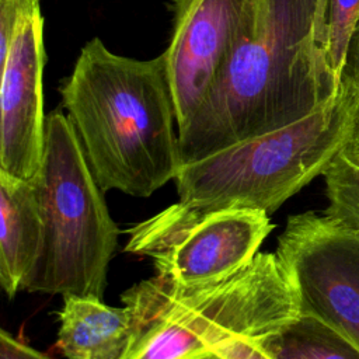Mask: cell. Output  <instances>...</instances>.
<instances>
[{
	"label": "cell",
	"instance_id": "cell-1",
	"mask_svg": "<svg viewBox=\"0 0 359 359\" xmlns=\"http://www.w3.org/2000/svg\"><path fill=\"white\" fill-rule=\"evenodd\" d=\"M339 87L327 56L324 0H248L227 60L177 129L181 165L293 123Z\"/></svg>",
	"mask_w": 359,
	"mask_h": 359
},
{
	"label": "cell",
	"instance_id": "cell-2",
	"mask_svg": "<svg viewBox=\"0 0 359 359\" xmlns=\"http://www.w3.org/2000/svg\"><path fill=\"white\" fill-rule=\"evenodd\" d=\"M60 94L104 192L147 198L175 180L181 167L177 118L161 55L121 56L93 38Z\"/></svg>",
	"mask_w": 359,
	"mask_h": 359
},
{
	"label": "cell",
	"instance_id": "cell-3",
	"mask_svg": "<svg viewBox=\"0 0 359 359\" xmlns=\"http://www.w3.org/2000/svg\"><path fill=\"white\" fill-rule=\"evenodd\" d=\"M121 300L133 318L122 359H194L233 337L269 335L300 314L276 252H258L240 271L208 285L182 287L154 275Z\"/></svg>",
	"mask_w": 359,
	"mask_h": 359
},
{
	"label": "cell",
	"instance_id": "cell-4",
	"mask_svg": "<svg viewBox=\"0 0 359 359\" xmlns=\"http://www.w3.org/2000/svg\"><path fill=\"white\" fill-rule=\"evenodd\" d=\"M358 105L359 93L341 81L338 94L307 116L182 164L175 177L178 201L271 215L323 175L352 136Z\"/></svg>",
	"mask_w": 359,
	"mask_h": 359
},
{
	"label": "cell",
	"instance_id": "cell-5",
	"mask_svg": "<svg viewBox=\"0 0 359 359\" xmlns=\"http://www.w3.org/2000/svg\"><path fill=\"white\" fill-rule=\"evenodd\" d=\"M35 184L43 237L24 289L102 300L119 231L76 130L60 111L46 116L45 151Z\"/></svg>",
	"mask_w": 359,
	"mask_h": 359
},
{
	"label": "cell",
	"instance_id": "cell-6",
	"mask_svg": "<svg viewBox=\"0 0 359 359\" xmlns=\"http://www.w3.org/2000/svg\"><path fill=\"white\" fill-rule=\"evenodd\" d=\"M273 227L264 210L201 209L178 201L126 229L125 251L149 257L157 275L192 287L244 268Z\"/></svg>",
	"mask_w": 359,
	"mask_h": 359
},
{
	"label": "cell",
	"instance_id": "cell-7",
	"mask_svg": "<svg viewBox=\"0 0 359 359\" xmlns=\"http://www.w3.org/2000/svg\"><path fill=\"white\" fill-rule=\"evenodd\" d=\"M275 252L300 314L318 318L359 346V230L325 213L293 215Z\"/></svg>",
	"mask_w": 359,
	"mask_h": 359
},
{
	"label": "cell",
	"instance_id": "cell-8",
	"mask_svg": "<svg viewBox=\"0 0 359 359\" xmlns=\"http://www.w3.org/2000/svg\"><path fill=\"white\" fill-rule=\"evenodd\" d=\"M248 0H174L164 70L177 129L195 114L240 36Z\"/></svg>",
	"mask_w": 359,
	"mask_h": 359
},
{
	"label": "cell",
	"instance_id": "cell-9",
	"mask_svg": "<svg viewBox=\"0 0 359 359\" xmlns=\"http://www.w3.org/2000/svg\"><path fill=\"white\" fill-rule=\"evenodd\" d=\"M43 15L21 20L0 63V171L35 181L41 172L46 116L43 112Z\"/></svg>",
	"mask_w": 359,
	"mask_h": 359
},
{
	"label": "cell",
	"instance_id": "cell-10",
	"mask_svg": "<svg viewBox=\"0 0 359 359\" xmlns=\"http://www.w3.org/2000/svg\"><path fill=\"white\" fill-rule=\"evenodd\" d=\"M42 209L35 181L0 171V283L13 299L24 289L41 255Z\"/></svg>",
	"mask_w": 359,
	"mask_h": 359
},
{
	"label": "cell",
	"instance_id": "cell-11",
	"mask_svg": "<svg viewBox=\"0 0 359 359\" xmlns=\"http://www.w3.org/2000/svg\"><path fill=\"white\" fill-rule=\"evenodd\" d=\"M57 317L56 348L66 359H122L133 335L130 311L100 299L63 296Z\"/></svg>",
	"mask_w": 359,
	"mask_h": 359
},
{
	"label": "cell",
	"instance_id": "cell-12",
	"mask_svg": "<svg viewBox=\"0 0 359 359\" xmlns=\"http://www.w3.org/2000/svg\"><path fill=\"white\" fill-rule=\"evenodd\" d=\"M255 341L271 359H359L358 345L318 318L304 314Z\"/></svg>",
	"mask_w": 359,
	"mask_h": 359
},
{
	"label": "cell",
	"instance_id": "cell-13",
	"mask_svg": "<svg viewBox=\"0 0 359 359\" xmlns=\"http://www.w3.org/2000/svg\"><path fill=\"white\" fill-rule=\"evenodd\" d=\"M328 206L324 213L359 230V137L351 136L323 172Z\"/></svg>",
	"mask_w": 359,
	"mask_h": 359
},
{
	"label": "cell",
	"instance_id": "cell-14",
	"mask_svg": "<svg viewBox=\"0 0 359 359\" xmlns=\"http://www.w3.org/2000/svg\"><path fill=\"white\" fill-rule=\"evenodd\" d=\"M359 20V0H324V36L330 66L341 80L345 52Z\"/></svg>",
	"mask_w": 359,
	"mask_h": 359
},
{
	"label": "cell",
	"instance_id": "cell-15",
	"mask_svg": "<svg viewBox=\"0 0 359 359\" xmlns=\"http://www.w3.org/2000/svg\"><path fill=\"white\" fill-rule=\"evenodd\" d=\"M38 8V0H0V63L6 59L21 20Z\"/></svg>",
	"mask_w": 359,
	"mask_h": 359
},
{
	"label": "cell",
	"instance_id": "cell-16",
	"mask_svg": "<svg viewBox=\"0 0 359 359\" xmlns=\"http://www.w3.org/2000/svg\"><path fill=\"white\" fill-rule=\"evenodd\" d=\"M212 352L222 359H271L255 338L247 337H233L213 348Z\"/></svg>",
	"mask_w": 359,
	"mask_h": 359
},
{
	"label": "cell",
	"instance_id": "cell-17",
	"mask_svg": "<svg viewBox=\"0 0 359 359\" xmlns=\"http://www.w3.org/2000/svg\"><path fill=\"white\" fill-rule=\"evenodd\" d=\"M341 81L359 93V20L348 42Z\"/></svg>",
	"mask_w": 359,
	"mask_h": 359
},
{
	"label": "cell",
	"instance_id": "cell-18",
	"mask_svg": "<svg viewBox=\"0 0 359 359\" xmlns=\"http://www.w3.org/2000/svg\"><path fill=\"white\" fill-rule=\"evenodd\" d=\"M0 359H52L25 342L14 338L6 330L0 331Z\"/></svg>",
	"mask_w": 359,
	"mask_h": 359
},
{
	"label": "cell",
	"instance_id": "cell-19",
	"mask_svg": "<svg viewBox=\"0 0 359 359\" xmlns=\"http://www.w3.org/2000/svg\"><path fill=\"white\" fill-rule=\"evenodd\" d=\"M352 136L359 137V105H358V111H356V118H355V128H353V133Z\"/></svg>",
	"mask_w": 359,
	"mask_h": 359
},
{
	"label": "cell",
	"instance_id": "cell-20",
	"mask_svg": "<svg viewBox=\"0 0 359 359\" xmlns=\"http://www.w3.org/2000/svg\"><path fill=\"white\" fill-rule=\"evenodd\" d=\"M194 359H222L220 356H217L215 352H209V353H205V355H201L198 358H194Z\"/></svg>",
	"mask_w": 359,
	"mask_h": 359
}]
</instances>
